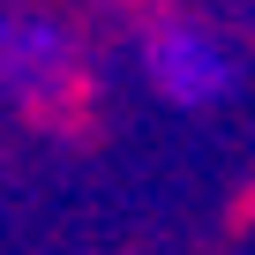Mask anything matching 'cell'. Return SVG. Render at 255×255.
I'll use <instances>...</instances> for the list:
<instances>
[{"mask_svg":"<svg viewBox=\"0 0 255 255\" xmlns=\"http://www.w3.org/2000/svg\"><path fill=\"white\" fill-rule=\"evenodd\" d=\"M0 90H8L30 120H45L53 135H75V128L90 120V75L38 23H0Z\"/></svg>","mask_w":255,"mask_h":255,"instance_id":"6da1fadb","label":"cell"},{"mask_svg":"<svg viewBox=\"0 0 255 255\" xmlns=\"http://www.w3.org/2000/svg\"><path fill=\"white\" fill-rule=\"evenodd\" d=\"M150 83H158L173 105H210L233 75H225V53H218V38H210L203 23L165 15L158 38H150Z\"/></svg>","mask_w":255,"mask_h":255,"instance_id":"7a4b0ae2","label":"cell"}]
</instances>
